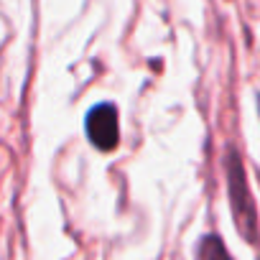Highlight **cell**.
<instances>
[{"label":"cell","instance_id":"1","mask_svg":"<svg viewBox=\"0 0 260 260\" xmlns=\"http://www.w3.org/2000/svg\"><path fill=\"white\" fill-rule=\"evenodd\" d=\"M224 179H227V197H230V207H232V214H235V224L250 245H257V240H260L257 209H255V199H252V191H250V184H247L245 164L237 156V151H227Z\"/></svg>","mask_w":260,"mask_h":260},{"label":"cell","instance_id":"2","mask_svg":"<svg viewBox=\"0 0 260 260\" xmlns=\"http://www.w3.org/2000/svg\"><path fill=\"white\" fill-rule=\"evenodd\" d=\"M84 133H87L89 143L97 151H102V153L115 151L120 146V115H117V107L112 102L94 105L84 117Z\"/></svg>","mask_w":260,"mask_h":260},{"label":"cell","instance_id":"3","mask_svg":"<svg viewBox=\"0 0 260 260\" xmlns=\"http://www.w3.org/2000/svg\"><path fill=\"white\" fill-rule=\"evenodd\" d=\"M199 260H232V255L217 235H207L199 242Z\"/></svg>","mask_w":260,"mask_h":260}]
</instances>
